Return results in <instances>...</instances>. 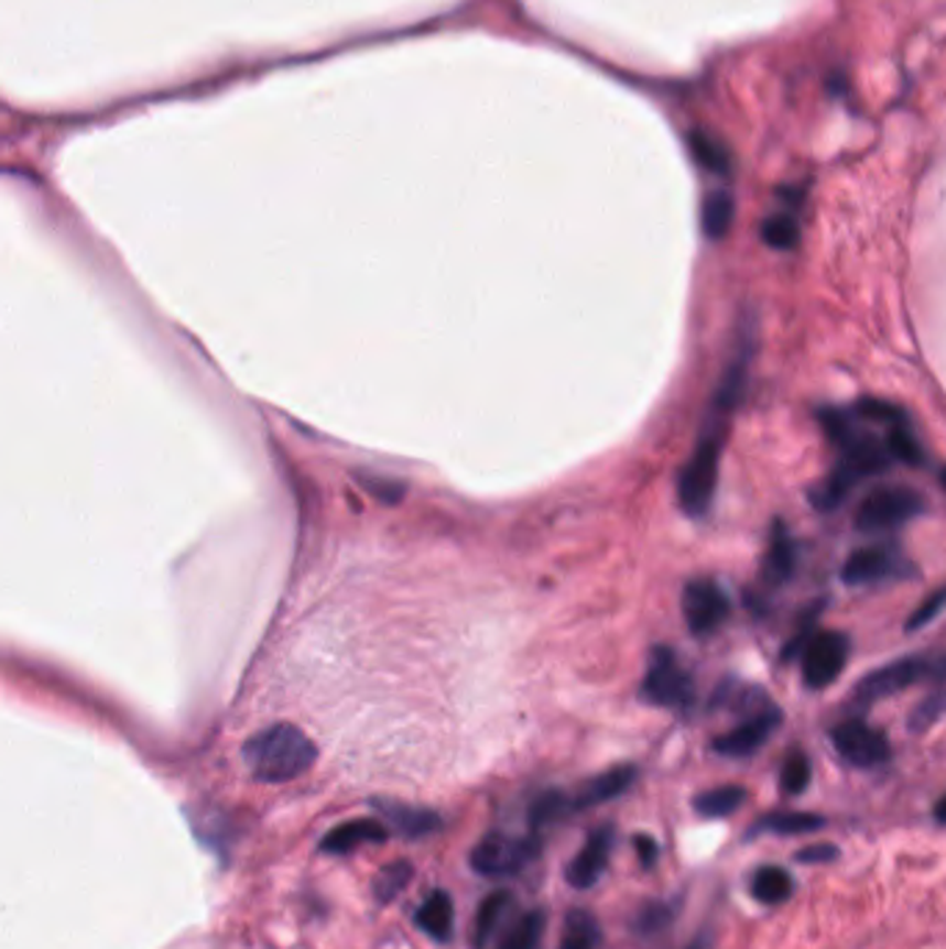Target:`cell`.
Returning a JSON list of instances; mask_svg holds the SVG:
<instances>
[{
    "instance_id": "1",
    "label": "cell",
    "mask_w": 946,
    "mask_h": 949,
    "mask_svg": "<svg viewBox=\"0 0 946 949\" xmlns=\"http://www.w3.org/2000/svg\"><path fill=\"white\" fill-rule=\"evenodd\" d=\"M244 766L261 783H289L312 770L317 748L295 724H272L244 744Z\"/></svg>"
},
{
    "instance_id": "2",
    "label": "cell",
    "mask_w": 946,
    "mask_h": 949,
    "mask_svg": "<svg viewBox=\"0 0 946 949\" xmlns=\"http://www.w3.org/2000/svg\"><path fill=\"white\" fill-rule=\"evenodd\" d=\"M727 419L719 414H708L699 434L697 447H694L692 458L686 467L681 469V481H677V500L681 509L688 516H703L710 509L716 494V483H719V461H721V441H725Z\"/></svg>"
},
{
    "instance_id": "3",
    "label": "cell",
    "mask_w": 946,
    "mask_h": 949,
    "mask_svg": "<svg viewBox=\"0 0 946 949\" xmlns=\"http://www.w3.org/2000/svg\"><path fill=\"white\" fill-rule=\"evenodd\" d=\"M924 511L922 494L907 487H883L866 494L855 511V527L860 533H885L905 525Z\"/></svg>"
},
{
    "instance_id": "4",
    "label": "cell",
    "mask_w": 946,
    "mask_h": 949,
    "mask_svg": "<svg viewBox=\"0 0 946 949\" xmlns=\"http://www.w3.org/2000/svg\"><path fill=\"white\" fill-rule=\"evenodd\" d=\"M539 855L536 836L489 833L469 852V863L483 877H511Z\"/></svg>"
},
{
    "instance_id": "5",
    "label": "cell",
    "mask_w": 946,
    "mask_h": 949,
    "mask_svg": "<svg viewBox=\"0 0 946 949\" xmlns=\"http://www.w3.org/2000/svg\"><path fill=\"white\" fill-rule=\"evenodd\" d=\"M641 697L661 708H686L694 700L692 677L677 664L672 650H652L644 684H641Z\"/></svg>"
},
{
    "instance_id": "6",
    "label": "cell",
    "mask_w": 946,
    "mask_h": 949,
    "mask_svg": "<svg viewBox=\"0 0 946 949\" xmlns=\"http://www.w3.org/2000/svg\"><path fill=\"white\" fill-rule=\"evenodd\" d=\"M833 748L838 750L847 764L860 766V770H871V766H880L889 761L891 744L889 735L880 728H871L863 719H844L841 724H836L830 733Z\"/></svg>"
},
{
    "instance_id": "7",
    "label": "cell",
    "mask_w": 946,
    "mask_h": 949,
    "mask_svg": "<svg viewBox=\"0 0 946 949\" xmlns=\"http://www.w3.org/2000/svg\"><path fill=\"white\" fill-rule=\"evenodd\" d=\"M933 675H935V661L913 655V658L894 661V664L869 672V675L855 686L852 697L855 702H860V706H869V702L885 700V697L896 695V691L902 689H911L913 684H918V680Z\"/></svg>"
},
{
    "instance_id": "8",
    "label": "cell",
    "mask_w": 946,
    "mask_h": 949,
    "mask_svg": "<svg viewBox=\"0 0 946 949\" xmlns=\"http://www.w3.org/2000/svg\"><path fill=\"white\" fill-rule=\"evenodd\" d=\"M849 636L838 631H819L803 653V677L808 689H827L841 675L849 658Z\"/></svg>"
},
{
    "instance_id": "9",
    "label": "cell",
    "mask_w": 946,
    "mask_h": 949,
    "mask_svg": "<svg viewBox=\"0 0 946 949\" xmlns=\"http://www.w3.org/2000/svg\"><path fill=\"white\" fill-rule=\"evenodd\" d=\"M730 614L725 589L710 578L688 580L683 589V617L694 636H710Z\"/></svg>"
},
{
    "instance_id": "10",
    "label": "cell",
    "mask_w": 946,
    "mask_h": 949,
    "mask_svg": "<svg viewBox=\"0 0 946 949\" xmlns=\"http://www.w3.org/2000/svg\"><path fill=\"white\" fill-rule=\"evenodd\" d=\"M907 561L894 550V547H860L844 561L841 580L847 586H869L883 583L889 578H900L907 575Z\"/></svg>"
},
{
    "instance_id": "11",
    "label": "cell",
    "mask_w": 946,
    "mask_h": 949,
    "mask_svg": "<svg viewBox=\"0 0 946 949\" xmlns=\"http://www.w3.org/2000/svg\"><path fill=\"white\" fill-rule=\"evenodd\" d=\"M780 728V711L778 708H763V711L752 713L747 722L736 724L730 733L719 735L714 741V750L727 759H747V755L758 753V750L772 739L774 730Z\"/></svg>"
},
{
    "instance_id": "12",
    "label": "cell",
    "mask_w": 946,
    "mask_h": 949,
    "mask_svg": "<svg viewBox=\"0 0 946 949\" xmlns=\"http://www.w3.org/2000/svg\"><path fill=\"white\" fill-rule=\"evenodd\" d=\"M611 852H613V828L611 825H602V828H597L595 833L586 839L584 850L577 852V855L569 861V866H566V880H569V886L575 888L595 886L597 880L606 874Z\"/></svg>"
},
{
    "instance_id": "13",
    "label": "cell",
    "mask_w": 946,
    "mask_h": 949,
    "mask_svg": "<svg viewBox=\"0 0 946 949\" xmlns=\"http://www.w3.org/2000/svg\"><path fill=\"white\" fill-rule=\"evenodd\" d=\"M633 781H635V766H630V764L613 766V770L591 777V781H586L584 786L577 788V792L566 794L569 814H575V810L595 808V805H602V803H611V799H617L619 794L628 792V788L633 786Z\"/></svg>"
},
{
    "instance_id": "14",
    "label": "cell",
    "mask_w": 946,
    "mask_h": 949,
    "mask_svg": "<svg viewBox=\"0 0 946 949\" xmlns=\"http://www.w3.org/2000/svg\"><path fill=\"white\" fill-rule=\"evenodd\" d=\"M889 458L891 452L883 441L874 439V436L869 434H860L858 430L847 445H841V458H838V463L852 475L855 481H863V478H869V475L883 472V469L889 467Z\"/></svg>"
},
{
    "instance_id": "15",
    "label": "cell",
    "mask_w": 946,
    "mask_h": 949,
    "mask_svg": "<svg viewBox=\"0 0 946 949\" xmlns=\"http://www.w3.org/2000/svg\"><path fill=\"white\" fill-rule=\"evenodd\" d=\"M389 839V830L383 828L378 819H358V822H345L323 836L319 850L334 852V855H345L361 844H381Z\"/></svg>"
},
{
    "instance_id": "16",
    "label": "cell",
    "mask_w": 946,
    "mask_h": 949,
    "mask_svg": "<svg viewBox=\"0 0 946 949\" xmlns=\"http://www.w3.org/2000/svg\"><path fill=\"white\" fill-rule=\"evenodd\" d=\"M376 808L409 839H422V836H431L442 828V817L433 810L409 808V805L398 803H376Z\"/></svg>"
},
{
    "instance_id": "17",
    "label": "cell",
    "mask_w": 946,
    "mask_h": 949,
    "mask_svg": "<svg viewBox=\"0 0 946 949\" xmlns=\"http://www.w3.org/2000/svg\"><path fill=\"white\" fill-rule=\"evenodd\" d=\"M794 564H796L794 542H791L789 531H785L780 522H774L772 536H769L766 558H763V578H766L772 586L785 583V580L794 575Z\"/></svg>"
},
{
    "instance_id": "18",
    "label": "cell",
    "mask_w": 946,
    "mask_h": 949,
    "mask_svg": "<svg viewBox=\"0 0 946 949\" xmlns=\"http://www.w3.org/2000/svg\"><path fill=\"white\" fill-rule=\"evenodd\" d=\"M453 921H456V910L447 892H431L416 910V925L436 941H447L453 936Z\"/></svg>"
},
{
    "instance_id": "19",
    "label": "cell",
    "mask_w": 946,
    "mask_h": 949,
    "mask_svg": "<svg viewBox=\"0 0 946 949\" xmlns=\"http://www.w3.org/2000/svg\"><path fill=\"white\" fill-rule=\"evenodd\" d=\"M750 892L758 903L780 905L794 894V880L783 866H761L752 874Z\"/></svg>"
},
{
    "instance_id": "20",
    "label": "cell",
    "mask_w": 946,
    "mask_h": 949,
    "mask_svg": "<svg viewBox=\"0 0 946 949\" xmlns=\"http://www.w3.org/2000/svg\"><path fill=\"white\" fill-rule=\"evenodd\" d=\"M600 938V921L595 919V914L577 908L566 916L558 949H597Z\"/></svg>"
},
{
    "instance_id": "21",
    "label": "cell",
    "mask_w": 946,
    "mask_h": 949,
    "mask_svg": "<svg viewBox=\"0 0 946 949\" xmlns=\"http://www.w3.org/2000/svg\"><path fill=\"white\" fill-rule=\"evenodd\" d=\"M747 788L741 786H716L708 792L697 794L694 799V810L705 819H725L744 805Z\"/></svg>"
},
{
    "instance_id": "22",
    "label": "cell",
    "mask_w": 946,
    "mask_h": 949,
    "mask_svg": "<svg viewBox=\"0 0 946 949\" xmlns=\"http://www.w3.org/2000/svg\"><path fill=\"white\" fill-rule=\"evenodd\" d=\"M544 927H547V916L542 910H528L514 925H508L505 936H502L497 949H539L542 947Z\"/></svg>"
},
{
    "instance_id": "23",
    "label": "cell",
    "mask_w": 946,
    "mask_h": 949,
    "mask_svg": "<svg viewBox=\"0 0 946 949\" xmlns=\"http://www.w3.org/2000/svg\"><path fill=\"white\" fill-rule=\"evenodd\" d=\"M736 217V203L727 192H710L703 203V231L708 239H725Z\"/></svg>"
},
{
    "instance_id": "24",
    "label": "cell",
    "mask_w": 946,
    "mask_h": 949,
    "mask_svg": "<svg viewBox=\"0 0 946 949\" xmlns=\"http://www.w3.org/2000/svg\"><path fill=\"white\" fill-rule=\"evenodd\" d=\"M819 828H825V819L819 814H805V810H778V814H769L755 825V830H769V833L778 836L814 833Z\"/></svg>"
},
{
    "instance_id": "25",
    "label": "cell",
    "mask_w": 946,
    "mask_h": 949,
    "mask_svg": "<svg viewBox=\"0 0 946 949\" xmlns=\"http://www.w3.org/2000/svg\"><path fill=\"white\" fill-rule=\"evenodd\" d=\"M688 148H692L694 162L708 170V173H730V153H727V148L721 145L716 137H710V133L705 131H694L692 137H688Z\"/></svg>"
},
{
    "instance_id": "26",
    "label": "cell",
    "mask_w": 946,
    "mask_h": 949,
    "mask_svg": "<svg viewBox=\"0 0 946 949\" xmlns=\"http://www.w3.org/2000/svg\"><path fill=\"white\" fill-rule=\"evenodd\" d=\"M855 483L858 481H855L852 475H849L847 469L841 467V463H836V467H833V472L827 475L825 481H822L819 487L814 489L811 500H814V505L819 511H833V509H838L844 500H847V494L852 492Z\"/></svg>"
},
{
    "instance_id": "27",
    "label": "cell",
    "mask_w": 946,
    "mask_h": 949,
    "mask_svg": "<svg viewBox=\"0 0 946 949\" xmlns=\"http://www.w3.org/2000/svg\"><path fill=\"white\" fill-rule=\"evenodd\" d=\"M511 903H514V899H511L508 892H494L483 899V905H480L478 910V919H475V947H486V941L494 936V930L500 927L502 916L508 914Z\"/></svg>"
},
{
    "instance_id": "28",
    "label": "cell",
    "mask_w": 946,
    "mask_h": 949,
    "mask_svg": "<svg viewBox=\"0 0 946 949\" xmlns=\"http://www.w3.org/2000/svg\"><path fill=\"white\" fill-rule=\"evenodd\" d=\"M885 447H889L891 458H896V461L907 463V467H918V463L924 461L922 441H918L916 436H913V430L907 428L905 423L891 425L889 436H885Z\"/></svg>"
},
{
    "instance_id": "29",
    "label": "cell",
    "mask_w": 946,
    "mask_h": 949,
    "mask_svg": "<svg viewBox=\"0 0 946 949\" xmlns=\"http://www.w3.org/2000/svg\"><path fill=\"white\" fill-rule=\"evenodd\" d=\"M761 239L774 250H794L800 244V226L794 217L774 215L761 226Z\"/></svg>"
},
{
    "instance_id": "30",
    "label": "cell",
    "mask_w": 946,
    "mask_h": 949,
    "mask_svg": "<svg viewBox=\"0 0 946 949\" xmlns=\"http://www.w3.org/2000/svg\"><path fill=\"white\" fill-rule=\"evenodd\" d=\"M811 786V761L805 753H791L789 759H785L783 770H780V792L789 794V797H796V794H803L805 788Z\"/></svg>"
},
{
    "instance_id": "31",
    "label": "cell",
    "mask_w": 946,
    "mask_h": 949,
    "mask_svg": "<svg viewBox=\"0 0 946 949\" xmlns=\"http://www.w3.org/2000/svg\"><path fill=\"white\" fill-rule=\"evenodd\" d=\"M819 423L822 428H825L827 439L833 441V445H847L849 439H852L855 434H858V428H855L852 423V414L841 412V408H822L819 412Z\"/></svg>"
},
{
    "instance_id": "32",
    "label": "cell",
    "mask_w": 946,
    "mask_h": 949,
    "mask_svg": "<svg viewBox=\"0 0 946 949\" xmlns=\"http://www.w3.org/2000/svg\"><path fill=\"white\" fill-rule=\"evenodd\" d=\"M409 880H411V863L409 861L389 863V866L383 869L381 874H378L376 894L383 899V903H387V899H392L394 894L403 892Z\"/></svg>"
},
{
    "instance_id": "33",
    "label": "cell",
    "mask_w": 946,
    "mask_h": 949,
    "mask_svg": "<svg viewBox=\"0 0 946 949\" xmlns=\"http://www.w3.org/2000/svg\"><path fill=\"white\" fill-rule=\"evenodd\" d=\"M946 713V691H935V695L924 697L911 713V730L913 733H922V730L933 728L940 717Z\"/></svg>"
},
{
    "instance_id": "34",
    "label": "cell",
    "mask_w": 946,
    "mask_h": 949,
    "mask_svg": "<svg viewBox=\"0 0 946 949\" xmlns=\"http://www.w3.org/2000/svg\"><path fill=\"white\" fill-rule=\"evenodd\" d=\"M855 414H858V417H866V419H874V423H885V425L905 423V414H902V408H896V405H891V403H883V400H860V403L855 405Z\"/></svg>"
},
{
    "instance_id": "35",
    "label": "cell",
    "mask_w": 946,
    "mask_h": 949,
    "mask_svg": "<svg viewBox=\"0 0 946 949\" xmlns=\"http://www.w3.org/2000/svg\"><path fill=\"white\" fill-rule=\"evenodd\" d=\"M944 606H946V583L940 586V589H935L933 595L927 597V600L918 602V608L911 614V620H907V633H913V631H918L922 625H927L933 617H938L940 611H944Z\"/></svg>"
},
{
    "instance_id": "36",
    "label": "cell",
    "mask_w": 946,
    "mask_h": 949,
    "mask_svg": "<svg viewBox=\"0 0 946 949\" xmlns=\"http://www.w3.org/2000/svg\"><path fill=\"white\" fill-rule=\"evenodd\" d=\"M796 861L800 863H830L833 858H838V847L833 844H811L805 850L796 852Z\"/></svg>"
},
{
    "instance_id": "37",
    "label": "cell",
    "mask_w": 946,
    "mask_h": 949,
    "mask_svg": "<svg viewBox=\"0 0 946 949\" xmlns=\"http://www.w3.org/2000/svg\"><path fill=\"white\" fill-rule=\"evenodd\" d=\"M635 852H639V861L644 863V866H652L655 858H659V844H655V839H650V836H635Z\"/></svg>"
},
{
    "instance_id": "38",
    "label": "cell",
    "mask_w": 946,
    "mask_h": 949,
    "mask_svg": "<svg viewBox=\"0 0 946 949\" xmlns=\"http://www.w3.org/2000/svg\"><path fill=\"white\" fill-rule=\"evenodd\" d=\"M933 817H935V822H938V825H946V794L938 799V803H935Z\"/></svg>"
},
{
    "instance_id": "39",
    "label": "cell",
    "mask_w": 946,
    "mask_h": 949,
    "mask_svg": "<svg viewBox=\"0 0 946 949\" xmlns=\"http://www.w3.org/2000/svg\"><path fill=\"white\" fill-rule=\"evenodd\" d=\"M938 481H940V487H944V489H946V467H944V469H940V472H938Z\"/></svg>"
},
{
    "instance_id": "40",
    "label": "cell",
    "mask_w": 946,
    "mask_h": 949,
    "mask_svg": "<svg viewBox=\"0 0 946 949\" xmlns=\"http://www.w3.org/2000/svg\"><path fill=\"white\" fill-rule=\"evenodd\" d=\"M688 949H703V941H694L692 947H688Z\"/></svg>"
}]
</instances>
